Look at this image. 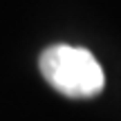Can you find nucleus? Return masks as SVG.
Instances as JSON below:
<instances>
[{
  "label": "nucleus",
  "instance_id": "nucleus-1",
  "mask_svg": "<svg viewBox=\"0 0 121 121\" xmlns=\"http://www.w3.org/2000/svg\"><path fill=\"white\" fill-rule=\"evenodd\" d=\"M40 72L60 94L72 99L96 96L105 85V74L94 54L74 45H52L40 54Z\"/></svg>",
  "mask_w": 121,
  "mask_h": 121
}]
</instances>
